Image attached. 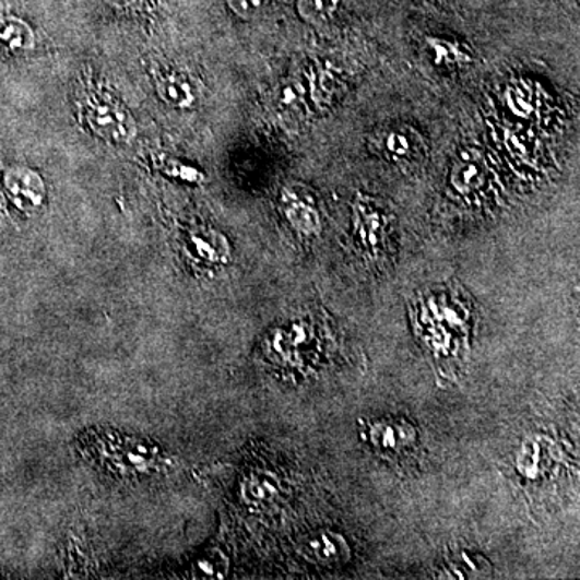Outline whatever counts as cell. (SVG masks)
<instances>
[{"instance_id": "obj_1", "label": "cell", "mask_w": 580, "mask_h": 580, "mask_svg": "<svg viewBox=\"0 0 580 580\" xmlns=\"http://www.w3.org/2000/svg\"><path fill=\"white\" fill-rule=\"evenodd\" d=\"M83 117L94 134L114 144H128L138 132L132 115L110 94H91L84 102Z\"/></svg>"}, {"instance_id": "obj_2", "label": "cell", "mask_w": 580, "mask_h": 580, "mask_svg": "<svg viewBox=\"0 0 580 580\" xmlns=\"http://www.w3.org/2000/svg\"><path fill=\"white\" fill-rule=\"evenodd\" d=\"M157 93L169 107L189 110L199 102V91L191 78L182 73H168L157 81Z\"/></svg>"}, {"instance_id": "obj_3", "label": "cell", "mask_w": 580, "mask_h": 580, "mask_svg": "<svg viewBox=\"0 0 580 580\" xmlns=\"http://www.w3.org/2000/svg\"><path fill=\"white\" fill-rule=\"evenodd\" d=\"M284 202H286L287 220L295 229L300 230L301 234H308V236L320 233V213L315 209L313 203L294 196V193L284 197Z\"/></svg>"}, {"instance_id": "obj_4", "label": "cell", "mask_w": 580, "mask_h": 580, "mask_svg": "<svg viewBox=\"0 0 580 580\" xmlns=\"http://www.w3.org/2000/svg\"><path fill=\"white\" fill-rule=\"evenodd\" d=\"M191 247L197 257L213 263L225 261L229 256L225 237L215 230H197L191 236Z\"/></svg>"}, {"instance_id": "obj_5", "label": "cell", "mask_w": 580, "mask_h": 580, "mask_svg": "<svg viewBox=\"0 0 580 580\" xmlns=\"http://www.w3.org/2000/svg\"><path fill=\"white\" fill-rule=\"evenodd\" d=\"M341 5L342 0H298V13L310 25L322 26L334 19Z\"/></svg>"}, {"instance_id": "obj_6", "label": "cell", "mask_w": 580, "mask_h": 580, "mask_svg": "<svg viewBox=\"0 0 580 580\" xmlns=\"http://www.w3.org/2000/svg\"><path fill=\"white\" fill-rule=\"evenodd\" d=\"M358 213V230L363 239L369 246H376L379 242V230L382 233L384 227V216L378 210L372 209L371 205L356 206Z\"/></svg>"}, {"instance_id": "obj_7", "label": "cell", "mask_w": 580, "mask_h": 580, "mask_svg": "<svg viewBox=\"0 0 580 580\" xmlns=\"http://www.w3.org/2000/svg\"><path fill=\"white\" fill-rule=\"evenodd\" d=\"M429 47L433 50L434 56H436L437 62H471L473 56H467L466 52L460 50V47L454 46L450 40L442 39H429Z\"/></svg>"}, {"instance_id": "obj_8", "label": "cell", "mask_w": 580, "mask_h": 580, "mask_svg": "<svg viewBox=\"0 0 580 580\" xmlns=\"http://www.w3.org/2000/svg\"><path fill=\"white\" fill-rule=\"evenodd\" d=\"M481 171L473 163H466L457 168L453 176L454 188L460 191L467 192L474 189L476 182L480 181Z\"/></svg>"}, {"instance_id": "obj_9", "label": "cell", "mask_w": 580, "mask_h": 580, "mask_svg": "<svg viewBox=\"0 0 580 580\" xmlns=\"http://www.w3.org/2000/svg\"><path fill=\"white\" fill-rule=\"evenodd\" d=\"M230 10L240 19H256L263 12L267 7L268 0H227Z\"/></svg>"}, {"instance_id": "obj_10", "label": "cell", "mask_w": 580, "mask_h": 580, "mask_svg": "<svg viewBox=\"0 0 580 580\" xmlns=\"http://www.w3.org/2000/svg\"><path fill=\"white\" fill-rule=\"evenodd\" d=\"M165 169L175 178L185 179L188 182H200L203 179L199 169H193L191 166L181 165V163L175 161L169 162Z\"/></svg>"}, {"instance_id": "obj_11", "label": "cell", "mask_w": 580, "mask_h": 580, "mask_svg": "<svg viewBox=\"0 0 580 580\" xmlns=\"http://www.w3.org/2000/svg\"><path fill=\"white\" fill-rule=\"evenodd\" d=\"M386 149L390 154L395 155V157H402V155L409 152V139L405 135L399 134V132H390L386 139Z\"/></svg>"}, {"instance_id": "obj_12", "label": "cell", "mask_w": 580, "mask_h": 580, "mask_svg": "<svg viewBox=\"0 0 580 580\" xmlns=\"http://www.w3.org/2000/svg\"><path fill=\"white\" fill-rule=\"evenodd\" d=\"M105 2L121 12H132V10L142 9L147 0H105Z\"/></svg>"}]
</instances>
